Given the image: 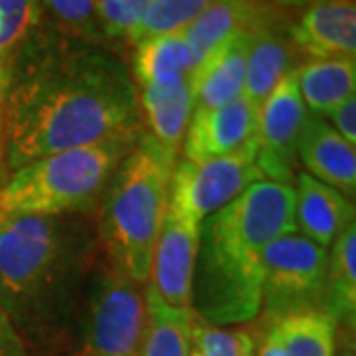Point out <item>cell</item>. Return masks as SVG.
I'll return each mask as SVG.
<instances>
[{
  "mask_svg": "<svg viewBox=\"0 0 356 356\" xmlns=\"http://www.w3.org/2000/svg\"><path fill=\"white\" fill-rule=\"evenodd\" d=\"M267 2L277 6L281 10H289V8H309L317 2H323V0H267Z\"/></svg>",
  "mask_w": 356,
  "mask_h": 356,
  "instance_id": "d6a6232c",
  "label": "cell"
},
{
  "mask_svg": "<svg viewBox=\"0 0 356 356\" xmlns=\"http://www.w3.org/2000/svg\"><path fill=\"white\" fill-rule=\"evenodd\" d=\"M295 50L309 60L355 58V0H323L309 6L297 22L289 26Z\"/></svg>",
  "mask_w": 356,
  "mask_h": 356,
  "instance_id": "4fadbf2b",
  "label": "cell"
},
{
  "mask_svg": "<svg viewBox=\"0 0 356 356\" xmlns=\"http://www.w3.org/2000/svg\"><path fill=\"white\" fill-rule=\"evenodd\" d=\"M214 0H153L129 34L131 44L159 36L184 34Z\"/></svg>",
  "mask_w": 356,
  "mask_h": 356,
  "instance_id": "cb8c5ba5",
  "label": "cell"
},
{
  "mask_svg": "<svg viewBox=\"0 0 356 356\" xmlns=\"http://www.w3.org/2000/svg\"><path fill=\"white\" fill-rule=\"evenodd\" d=\"M133 81L135 86H175L191 77V51L184 34L159 36L135 44Z\"/></svg>",
  "mask_w": 356,
  "mask_h": 356,
  "instance_id": "44dd1931",
  "label": "cell"
},
{
  "mask_svg": "<svg viewBox=\"0 0 356 356\" xmlns=\"http://www.w3.org/2000/svg\"><path fill=\"white\" fill-rule=\"evenodd\" d=\"M13 64L0 62V186L8 178L6 163H4V107H6V91L10 83Z\"/></svg>",
  "mask_w": 356,
  "mask_h": 356,
  "instance_id": "4dcf8cb0",
  "label": "cell"
},
{
  "mask_svg": "<svg viewBox=\"0 0 356 356\" xmlns=\"http://www.w3.org/2000/svg\"><path fill=\"white\" fill-rule=\"evenodd\" d=\"M295 224L303 238L329 248L344 229L355 224V206L348 198L307 172L295 177Z\"/></svg>",
  "mask_w": 356,
  "mask_h": 356,
  "instance_id": "e0dca14e",
  "label": "cell"
},
{
  "mask_svg": "<svg viewBox=\"0 0 356 356\" xmlns=\"http://www.w3.org/2000/svg\"><path fill=\"white\" fill-rule=\"evenodd\" d=\"M40 0H0V62L13 64L42 28Z\"/></svg>",
  "mask_w": 356,
  "mask_h": 356,
  "instance_id": "484cf974",
  "label": "cell"
},
{
  "mask_svg": "<svg viewBox=\"0 0 356 356\" xmlns=\"http://www.w3.org/2000/svg\"><path fill=\"white\" fill-rule=\"evenodd\" d=\"M285 356H334L337 323L323 311H303L269 323Z\"/></svg>",
  "mask_w": 356,
  "mask_h": 356,
  "instance_id": "603a6c76",
  "label": "cell"
},
{
  "mask_svg": "<svg viewBox=\"0 0 356 356\" xmlns=\"http://www.w3.org/2000/svg\"><path fill=\"white\" fill-rule=\"evenodd\" d=\"M0 356H28L26 344L0 305Z\"/></svg>",
  "mask_w": 356,
  "mask_h": 356,
  "instance_id": "f546056e",
  "label": "cell"
},
{
  "mask_svg": "<svg viewBox=\"0 0 356 356\" xmlns=\"http://www.w3.org/2000/svg\"><path fill=\"white\" fill-rule=\"evenodd\" d=\"M307 107L297 83V70L281 79L257 115L255 163L261 177L289 184L299 175L297 143L307 119Z\"/></svg>",
  "mask_w": 356,
  "mask_h": 356,
  "instance_id": "9c48e42d",
  "label": "cell"
},
{
  "mask_svg": "<svg viewBox=\"0 0 356 356\" xmlns=\"http://www.w3.org/2000/svg\"><path fill=\"white\" fill-rule=\"evenodd\" d=\"M42 14L48 16V28L60 36L107 46L93 0H40Z\"/></svg>",
  "mask_w": 356,
  "mask_h": 356,
  "instance_id": "d4e9b609",
  "label": "cell"
},
{
  "mask_svg": "<svg viewBox=\"0 0 356 356\" xmlns=\"http://www.w3.org/2000/svg\"><path fill=\"white\" fill-rule=\"evenodd\" d=\"M327 250L299 234L281 236L264 254L261 311L267 323L323 311Z\"/></svg>",
  "mask_w": 356,
  "mask_h": 356,
  "instance_id": "52a82bcc",
  "label": "cell"
},
{
  "mask_svg": "<svg viewBox=\"0 0 356 356\" xmlns=\"http://www.w3.org/2000/svg\"><path fill=\"white\" fill-rule=\"evenodd\" d=\"M289 234H297L295 188L271 180L254 182L206 218L192 275V315L214 327L257 318L264 254L273 240Z\"/></svg>",
  "mask_w": 356,
  "mask_h": 356,
  "instance_id": "3957f363",
  "label": "cell"
},
{
  "mask_svg": "<svg viewBox=\"0 0 356 356\" xmlns=\"http://www.w3.org/2000/svg\"><path fill=\"white\" fill-rule=\"evenodd\" d=\"M297 83L307 111L327 117L334 107L355 95L356 60H309L305 65L297 67Z\"/></svg>",
  "mask_w": 356,
  "mask_h": 356,
  "instance_id": "d6986e66",
  "label": "cell"
},
{
  "mask_svg": "<svg viewBox=\"0 0 356 356\" xmlns=\"http://www.w3.org/2000/svg\"><path fill=\"white\" fill-rule=\"evenodd\" d=\"M297 159L303 163L307 175L339 191L346 198H355V145L344 140L325 117L307 113L297 143Z\"/></svg>",
  "mask_w": 356,
  "mask_h": 356,
  "instance_id": "5bb4252c",
  "label": "cell"
},
{
  "mask_svg": "<svg viewBox=\"0 0 356 356\" xmlns=\"http://www.w3.org/2000/svg\"><path fill=\"white\" fill-rule=\"evenodd\" d=\"M255 154L254 137L234 153L212 161L178 163L170 178L168 210L202 224L206 218L238 198L248 186L264 180Z\"/></svg>",
  "mask_w": 356,
  "mask_h": 356,
  "instance_id": "ba28073f",
  "label": "cell"
},
{
  "mask_svg": "<svg viewBox=\"0 0 356 356\" xmlns=\"http://www.w3.org/2000/svg\"><path fill=\"white\" fill-rule=\"evenodd\" d=\"M191 356H202V355H200V353H198V350H194V348H192Z\"/></svg>",
  "mask_w": 356,
  "mask_h": 356,
  "instance_id": "e575fe53",
  "label": "cell"
},
{
  "mask_svg": "<svg viewBox=\"0 0 356 356\" xmlns=\"http://www.w3.org/2000/svg\"><path fill=\"white\" fill-rule=\"evenodd\" d=\"M323 313L343 327H355L356 317V224H350L327 252Z\"/></svg>",
  "mask_w": 356,
  "mask_h": 356,
  "instance_id": "ffe728a7",
  "label": "cell"
},
{
  "mask_svg": "<svg viewBox=\"0 0 356 356\" xmlns=\"http://www.w3.org/2000/svg\"><path fill=\"white\" fill-rule=\"evenodd\" d=\"M240 356H257V344H252V346H248L245 350H243Z\"/></svg>",
  "mask_w": 356,
  "mask_h": 356,
  "instance_id": "836d02e7",
  "label": "cell"
},
{
  "mask_svg": "<svg viewBox=\"0 0 356 356\" xmlns=\"http://www.w3.org/2000/svg\"><path fill=\"white\" fill-rule=\"evenodd\" d=\"M93 2H95V13L102 24L103 36L107 42H111L119 38L127 40L153 0H93Z\"/></svg>",
  "mask_w": 356,
  "mask_h": 356,
  "instance_id": "83f0119b",
  "label": "cell"
},
{
  "mask_svg": "<svg viewBox=\"0 0 356 356\" xmlns=\"http://www.w3.org/2000/svg\"><path fill=\"white\" fill-rule=\"evenodd\" d=\"M143 121L159 147L177 161L178 151L194 113V91L191 77L175 86H140L137 88Z\"/></svg>",
  "mask_w": 356,
  "mask_h": 356,
  "instance_id": "ac0fdd59",
  "label": "cell"
},
{
  "mask_svg": "<svg viewBox=\"0 0 356 356\" xmlns=\"http://www.w3.org/2000/svg\"><path fill=\"white\" fill-rule=\"evenodd\" d=\"M143 131L137 86L107 46L40 28L14 58L4 107L8 175L48 154Z\"/></svg>",
  "mask_w": 356,
  "mask_h": 356,
  "instance_id": "6da1fadb",
  "label": "cell"
},
{
  "mask_svg": "<svg viewBox=\"0 0 356 356\" xmlns=\"http://www.w3.org/2000/svg\"><path fill=\"white\" fill-rule=\"evenodd\" d=\"M257 356H285L283 346H281L280 339H277V334H275L271 325L264 331L261 343L257 346Z\"/></svg>",
  "mask_w": 356,
  "mask_h": 356,
  "instance_id": "1f68e13d",
  "label": "cell"
},
{
  "mask_svg": "<svg viewBox=\"0 0 356 356\" xmlns=\"http://www.w3.org/2000/svg\"><path fill=\"white\" fill-rule=\"evenodd\" d=\"M334 125V131L356 147V97H348L339 107H334L331 113L327 115Z\"/></svg>",
  "mask_w": 356,
  "mask_h": 356,
  "instance_id": "f1b7e54d",
  "label": "cell"
},
{
  "mask_svg": "<svg viewBox=\"0 0 356 356\" xmlns=\"http://www.w3.org/2000/svg\"><path fill=\"white\" fill-rule=\"evenodd\" d=\"M275 10L267 0H214L184 32L192 72L226 40L254 30Z\"/></svg>",
  "mask_w": 356,
  "mask_h": 356,
  "instance_id": "9a60e30c",
  "label": "cell"
},
{
  "mask_svg": "<svg viewBox=\"0 0 356 356\" xmlns=\"http://www.w3.org/2000/svg\"><path fill=\"white\" fill-rule=\"evenodd\" d=\"M343 356H355V353H344Z\"/></svg>",
  "mask_w": 356,
  "mask_h": 356,
  "instance_id": "d590c367",
  "label": "cell"
},
{
  "mask_svg": "<svg viewBox=\"0 0 356 356\" xmlns=\"http://www.w3.org/2000/svg\"><path fill=\"white\" fill-rule=\"evenodd\" d=\"M257 115L259 111L243 97L208 111H194L182 140L184 161L204 163L234 153L255 137Z\"/></svg>",
  "mask_w": 356,
  "mask_h": 356,
  "instance_id": "7c38bea8",
  "label": "cell"
},
{
  "mask_svg": "<svg viewBox=\"0 0 356 356\" xmlns=\"http://www.w3.org/2000/svg\"><path fill=\"white\" fill-rule=\"evenodd\" d=\"M140 135H125L48 154L20 166L0 186V212L22 216H95L115 170Z\"/></svg>",
  "mask_w": 356,
  "mask_h": 356,
  "instance_id": "5b68a950",
  "label": "cell"
},
{
  "mask_svg": "<svg viewBox=\"0 0 356 356\" xmlns=\"http://www.w3.org/2000/svg\"><path fill=\"white\" fill-rule=\"evenodd\" d=\"M147 334L139 356H191V309H172L147 287Z\"/></svg>",
  "mask_w": 356,
  "mask_h": 356,
  "instance_id": "7402d4cb",
  "label": "cell"
},
{
  "mask_svg": "<svg viewBox=\"0 0 356 356\" xmlns=\"http://www.w3.org/2000/svg\"><path fill=\"white\" fill-rule=\"evenodd\" d=\"M191 344L202 356H240L248 346L255 344V337L250 329L214 327L192 315Z\"/></svg>",
  "mask_w": 356,
  "mask_h": 356,
  "instance_id": "4316f807",
  "label": "cell"
},
{
  "mask_svg": "<svg viewBox=\"0 0 356 356\" xmlns=\"http://www.w3.org/2000/svg\"><path fill=\"white\" fill-rule=\"evenodd\" d=\"M200 228L202 224L178 216L166 208L165 222L153 252L149 287L172 309H191L192 275L198 255Z\"/></svg>",
  "mask_w": 356,
  "mask_h": 356,
  "instance_id": "30bf717a",
  "label": "cell"
},
{
  "mask_svg": "<svg viewBox=\"0 0 356 356\" xmlns=\"http://www.w3.org/2000/svg\"><path fill=\"white\" fill-rule=\"evenodd\" d=\"M289 26L285 10L277 8L252 34L242 97L257 111L281 79L299 67V51L289 38Z\"/></svg>",
  "mask_w": 356,
  "mask_h": 356,
  "instance_id": "8fae6325",
  "label": "cell"
},
{
  "mask_svg": "<svg viewBox=\"0 0 356 356\" xmlns=\"http://www.w3.org/2000/svg\"><path fill=\"white\" fill-rule=\"evenodd\" d=\"M175 166L177 161L145 131L115 170L97 210L102 264L137 285L151 280Z\"/></svg>",
  "mask_w": 356,
  "mask_h": 356,
  "instance_id": "277c9868",
  "label": "cell"
},
{
  "mask_svg": "<svg viewBox=\"0 0 356 356\" xmlns=\"http://www.w3.org/2000/svg\"><path fill=\"white\" fill-rule=\"evenodd\" d=\"M99 264L95 216L0 212V305L26 350L56 355L76 341Z\"/></svg>",
  "mask_w": 356,
  "mask_h": 356,
  "instance_id": "7a4b0ae2",
  "label": "cell"
},
{
  "mask_svg": "<svg viewBox=\"0 0 356 356\" xmlns=\"http://www.w3.org/2000/svg\"><path fill=\"white\" fill-rule=\"evenodd\" d=\"M254 30L226 40L192 72L194 111H208L242 97Z\"/></svg>",
  "mask_w": 356,
  "mask_h": 356,
  "instance_id": "2e32d148",
  "label": "cell"
},
{
  "mask_svg": "<svg viewBox=\"0 0 356 356\" xmlns=\"http://www.w3.org/2000/svg\"><path fill=\"white\" fill-rule=\"evenodd\" d=\"M76 332L72 356H139L147 334L145 285L99 264Z\"/></svg>",
  "mask_w": 356,
  "mask_h": 356,
  "instance_id": "8992f818",
  "label": "cell"
}]
</instances>
